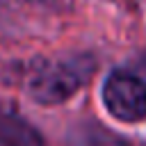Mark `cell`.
<instances>
[{
  "label": "cell",
  "mask_w": 146,
  "mask_h": 146,
  "mask_svg": "<svg viewBox=\"0 0 146 146\" xmlns=\"http://www.w3.org/2000/svg\"><path fill=\"white\" fill-rule=\"evenodd\" d=\"M96 59L87 52L41 59L25 75V91L39 105H62L73 98L94 75Z\"/></svg>",
  "instance_id": "1"
},
{
  "label": "cell",
  "mask_w": 146,
  "mask_h": 146,
  "mask_svg": "<svg viewBox=\"0 0 146 146\" xmlns=\"http://www.w3.org/2000/svg\"><path fill=\"white\" fill-rule=\"evenodd\" d=\"M105 110L123 123L146 121V82L130 71H112L100 89Z\"/></svg>",
  "instance_id": "2"
},
{
  "label": "cell",
  "mask_w": 146,
  "mask_h": 146,
  "mask_svg": "<svg viewBox=\"0 0 146 146\" xmlns=\"http://www.w3.org/2000/svg\"><path fill=\"white\" fill-rule=\"evenodd\" d=\"M0 146H46V141L21 112L0 105Z\"/></svg>",
  "instance_id": "3"
},
{
  "label": "cell",
  "mask_w": 146,
  "mask_h": 146,
  "mask_svg": "<svg viewBox=\"0 0 146 146\" xmlns=\"http://www.w3.org/2000/svg\"><path fill=\"white\" fill-rule=\"evenodd\" d=\"M71 146H135L121 135L107 130L98 123H82L71 135Z\"/></svg>",
  "instance_id": "4"
},
{
  "label": "cell",
  "mask_w": 146,
  "mask_h": 146,
  "mask_svg": "<svg viewBox=\"0 0 146 146\" xmlns=\"http://www.w3.org/2000/svg\"><path fill=\"white\" fill-rule=\"evenodd\" d=\"M34 5H41V7H48V9H62L68 0H30Z\"/></svg>",
  "instance_id": "5"
}]
</instances>
